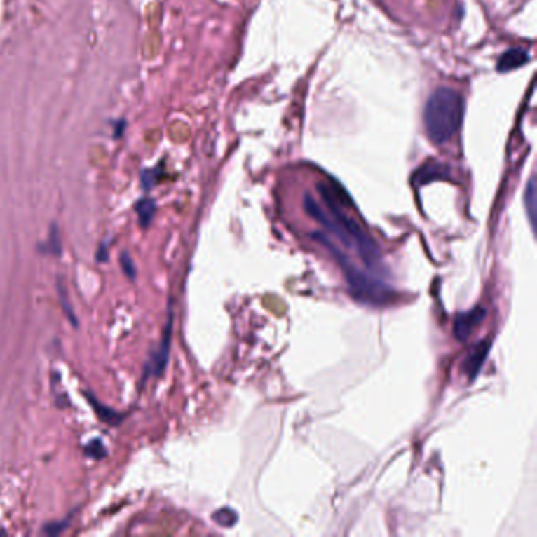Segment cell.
<instances>
[{
  "label": "cell",
  "mask_w": 537,
  "mask_h": 537,
  "mask_svg": "<svg viewBox=\"0 0 537 537\" xmlns=\"http://www.w3.org/2000/svg\"><path fill=\"white\" fill-rule=\"evenodd\" d=\"M317 191L323 199V208L314 197L304 196V210L312 219L336 235L345 247L356 249L360 257L367 266H374L380 260V249L376 241L358 224L353 217H350L342 208V197H339L334 186H328L325 183L317 184Z\"/></svg>",
  "instance_id": "1"
},
{
  "label": "cell",
  "mask_w": 537,
  "mask_h": 537,
  "mask_svg": "<svg viewBox=\"0 0 537 537\" xmlns=\"http://www.w3.org/2000/svg\"><path fill=\"white\" fill-rule=\"evenodd\" d=\"M312 238L322 243L332 254V257L336 259L339 266L342 268L345 279H347L348 283L350 295L353 297L356 301L367 306H386L397 299V292L391 289L386 283H383L381 279L372 276V274L364 273L360 266H356L353 261L341 251V249L332 245V241L325 233L314 232L312 233Z\"/></svg>",
  "instance_id": "2"
},
{
  "label": "cell",
  "mask_w": 537,
  "mask_h": 537,
  "mask_svg": "<svg viewBox=\"0 0 537 537\" xmlns=\"http://www.w3.org/2000/svg\"><path fill=\"white\" fill-rule=\"evenodd\" d=\"M463 98L457 90L440 87L424 106V128L435 145H444L456 136L463 120Z\"/></svg>",
  "instance_id": "3"
},
{
  "label": "cell",
  "mask_w": 537,
  "mask_h": 537,
  "mask_svg": "<svg viewBox=\"0 0 537 537\" xmlns=\"http://www.w3.org/2000/svg\"><path fill=\"white\" fill-rule=\"evenodd\" d=\"M487 317V309L482 308V306H476L470 311L460 314L456 322H454V336H456L457 341L460 342H466L468 339L475 334V331L482 325V322Z\"/></svg>",
  "instance_id": "4"
},
{
  "label": "cell",
  "mask_w": 537,
  "mask_h": 537,
  "mask_svg": "<svg viewBox=\"0 0 537 537\" xmlns=\"http://www.w3.org/2000/svg\"><path fill=\"white\" fill-rule=\"evenodd\" d=\"M490 348H491V339H482V341L477 342L475 347L471 348L470 353L465 356V360L462 362V372L468 376L470 381L475 380L477 374L481 372L482 366L489 358Z\"/></svg>",
  "instance_id": "5"
},
{
  "label": "cell",
  "mask_w": 537,
  "mask_h": 537,
  "mask_svg": "<svg viewBox=\"0 0 537 537\" xmlns=\"http://www.w3.org/2000/svg\"><path fill=\"white\" fill-rule=\"evenodd\" d=\"M170 336H172V315H169L168 326L164 329V336L161 345L159 348L153 353L151 360H150V366L147 369V374L151 375H161L164 372L165 366H168V360H169V350H170Z\"/></svg>",
  "instance_id": "6"
},
{
  "label": "cell",
  "mask_w": 537,
  "mask_h": 537,
  "mask_svg": "<svg viewBox=\"0 0 537 537\" xmlns=\"http://www.w3.org/2000/svg\"><path fill=\"white\" fill-rule=\"evenodd\" d=\"M451 178V168L446 164L441 163H435V164H427L423 165V168L416 170V174L413 175V182L414 184H427L430 182H438V180H449Z\"/></svg>",
  "instance_id": "7"
},
{
  "label": "cell",
  "mask_w": 537,
  "mask_h": 537,
  "mask_svg": "<svg viewBox=\"0 0 537 537\" xmlns=\"http://www.w3.org/2000/svg\"><path fill=\"white\" fill-rule=\"evenodd\" d=\"M528 62H529V54L525 48H512V49H508L506 53L500 57L496 69L500 73H509V72H514V69L522 68L523 65H526Z\"/></svg>",
  "instance_id": "8"
},
{
  "label": "cell",
  "mask_w": 537,
  "mask_h": 537,
  "mask_svg": "<svg viewBox=\"0 0 537 537\" xmlns=\"http://www.w3.org/2000/svg\"><path fill=\"white\" fill-rule=\"evenodd\" d=\"M525 208L529 224H531L533 232L536 230V216H537V189H536V180L534 177L529 178L525 189Z\"/></svg>",
  "instance_id": "9"
},
{
  "label": "cell",
  "mask_w": 537,
  "mask_h": 537,
  "mask_svg": "<svg viewBox=\"0 0 537 537\" xmlns=\"http://www.w3.org/2000/svg\"><path fill=\"white\" fill-rule=\"evenodd\" d=\"M136 212L139 216V222L142 227H147L151 222L153 216L156 213V203L151 199H140L136 203Z\"/></svg>",
  "instance_id": "10"
},
{
  "label": "cell",
  "mask_w": 537,
  "mask_h": 537,
  "mask_svg": "<svg viewBox=\"0 0 537 537\" xmlns=\"http://www.w3.org/2000/svg\"><path fill=\"white\" fill-rule=\"evenodd\" d=\"M88 402H92V405L95 407V410H97V413L100 414V418L106 421L107 424L111 426H117L121 419H123V414H118L117 412L114 410H109V408H106L104 405L98 404L97 400H95L93 395H88Z\"/></svg>",
  "instance_id": "11"
},
{
  "label": "cell",
  "mask_w": 537,
  "mask_h": 537,
  "mask_svg": "<svg viewBox=\"0 0 537 537\" xmlns=\"http://www.w3.org/2000/svg\"><path fill=\"white\" fill-rule=\"evenodd\" d=\"M213 520H215L219 526L230 528V526H233V525H235L236 520H238V515H236V512H235L233 509L224 508V509L216 510L215 515H213Z\"/></svg>",
  "instance_id": "12"
},
{
  "label": "cell",
  "mask_w": 537,
  "mask_h": 537,
  "mask_svg": "<svg viewBox=\"0 0 537 537\" xmlns=\"http://www.w3.org/2000/svg\"><path fill=\"white\" fill-rule=\"evenodd\" d=\"M68 522H69V519H68V520H62V522H55V523H48V525L44 526L43 533H44V534H48V536H57V534H60V533H63V531H65V529H67Z\"/></svg>",
  "instance_id": "13"
},
{
  "label": "cell",
  "mask_w": 537,
  "mask_h": 537,
  "mask_svg": "<svg viewBox=\"0 0 537 537\" xmlns=\"http://www.w3.org/2000/svg\"><path fill=\"white\" fill-rule=\"evenodd\" d=\"M104 449L106 447L100 440H93V441H90V444L87 446V454L88 456H92L93 458H101L103 456H106Z\"/></svg>",
  "instance_id": "14"
},
{
  "label": "cell",
  "mask_w": 537,
  "mask_h": 537,
  "mask_svg": "<svg viewBox=\"0 0 537 537\" xmlns=\"http://www.w3.org/2000/svg\"><path fill=\"white\" fill-rule=\"evenodd\" d=\"M120 261H121V268H123V271L128 274V276L130 278L136 276V266H134L130 254H126V252L121 254Z\"/></svg>",
  "instance_id": "15"
},
{
  "label": "cell",
  "mask_w": 537,
  "mask_h": 537,
  "mask_svg": "<svg viewBox=\"0 0 537 537\" xmlns=\"http://www.w3.org/2000/svg\"><path fill=\"white\" fill-rule=\"evenodd\" d=\"M49 246H53V247H50V252H54V254H59L60 252V238H59V233H57L55 226L50 229Z\"/></svg>",
  "instance_id": "16"
},
{
  "label": "cell",
  "mask_w": 537,
  "mask_h": 537,
  "mask_svg": "<svg viewBox=\"0 0 537 537\" xmlns=\"http://www.w3.org/2000/svg\"><path fill=\"white\" fill-rule=\"evenodd\" d=\"M142 183L145 188H150L156 183V170H144L142 172Z\"/></svg>",
  "instance_id": "17"
}]
</instances>
